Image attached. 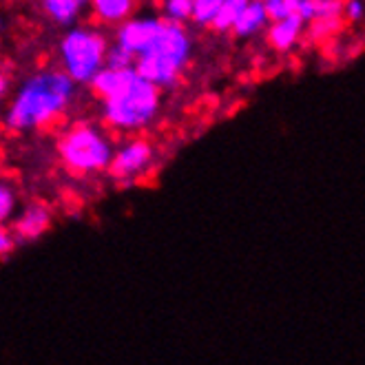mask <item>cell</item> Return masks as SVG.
<instances>
[{
	"label": "cell",
	"mask_w": 365,
	"mask_h": 365,
	"mask_svg": "<svg viewBox=\"0 0 365 365\" xmlns=\"http://www.w3.org/2000/svg\"><path fill=\"white\" fill-rule=\"evenodd\" d=\"M109 49L106 34L91 25H73L60 38L58 56L60 71L67 73L73 84H91L104 69V58Z\"/></svg>",
	"instance_id": "obj_5"
},
{
	"label": "cell",
	"mask_w": 365,
	"mask_h": 365,
	"mask_svg": "<svg viewBox=\"0 0 365 365\" xmlns=\"http://www.w3.org/2000/svg\"><path fill=\"white\" fill-rule=\"evenodd\" d=\"M192 58V38L184 25L164 20V27L144 53L133 62V69L153 87L173 89Z\"/></svg>",
	"instance_id": "obj_3"
},
{
	"label": "cell",
	"mask_w": 365,
	"mask_h": 365,
	"mask_svg": "<svg viewBox=\"0 0 365 365\" xmlns=\"http://www.w3.org/2000/svg\"><path fill=\"white\" fill-rule=\"evenodd\" d=\"M89 87L100 100L104 126L115 133H140L160 115L162 91L135 69L113 71L104 67Z\"/></svg>",
	"instance_id": "obj_1"
},
{
	"label": "cell",
	"mask_w": 365,
	"mask_h": 365,
	"mask_svg": "<svg viewBox=\"0 0 365 365\" xmlns=\"http://www.w3.org/2000/svg\"><path fill=\"white\" fill-rule=\"evenodd\" d=\"M155 162V148L146 138H128L120 146H115L113 158L109 162V173L118 184H133L142 180L144 173Z\"/></svg>",
	"instance_id": "obj_6"
},
{
	"label": "cell",
	"mask_w": 365,
	"mask_h": 365,
	"mask_svg": "<svg viewBox=\"0 0 365 365\" xmlns=\"http://www.w3.org/2000/svg\"><path fill=\"white\" fill-rule=\"evenodd\" d=\"M89 9L102 25H122L138 9V0H89Z\"/></svg>",
	"instance_id": "obj_11"
},
{
	"label": "cell",
	"mask_w": 365,
	"mask_h": 365,
	"mask_svg": "<svg viewBox=\"0 0 365 365\" xmlns=\"http://www.w3.org/2000/svg\"><path fill=\"white\" fill-rule=\"evenodd\" d=\"M58 158L71 175L89 178L106 173L115 144L104 128L91 122H76L58 138Z\"/></svg>",
	"instance_id": "obj_4"
},
{
	"label": "cell",
	"mask_w": 365,
	"mask_h": 365,
	"mask_svg": "<svg viewBox=\"0 0 365 365\" xmlns=\"http://www.w3.org/2000/svg\"><path fill=\"white\" fill-rule=\"evenodd\" d=\"M133 62H135V58L128 51H124L122 47H118L115 42H113V45H109V49H106V58H104V67L106 69H113V71L133 69Z\"/></svg>",
	"instance_id": "obj_17"
},
{
	"label": "cell",
	"mask_w": 365,
	"mask_h": 365,
	"mask_svg": "<svg viewBox=\"0 0 365 365\" xmlns=\"http://www.w3.org/2000/svg\"><path fill=\"white\" fill-rule=\"evenodd\" d=\"M18 206H20V197L16 186L0 178V226L11 224V220L18 212Z\"/></svg>",
	"instance_id": "obj_14"
},
{
	"label": "cell",
	"mask_w": 365,
	"mask_h": 365,
	"mask_svg": "<svg viewBox=\"0 0 365 365\" xmlns=\"http://www.w3.org/2000/svg\"><path fill=\"white\" fill-rule=\"evenodd\" d=\"M78 84L60 69H45L20 82L5 111V128L11 133H31L58 122L76 100Z\"/></svg>",
	"instance_id": "obj_2"
},
{
	"label": "cell",
	"mask_w": 365,
	"mask_h": 365,
	"mask_svg": "<svg viewBox=\"0 0 365 365\" xmlns=\"http://www.w3.org/2000/svg\"><path fill=\"white\" fill-rule=\"evenodd\" d=\"M250 3V0H224L222 7L217 9V14H215L210 27L215 31L220 34H226V31H232V25L237 23L240 14L246 9V5Z\"/></svg>",
	"instance_id": "obj_13"
},
{
	"label": "cell",
	"mask_w": 365,
	"mask_h": 365,
	"mask_svg": "<svg viewBox=\"0 0 365 365\" xmlns=\"http://www.w3.org/2000/svg\"><path fill=\"white\" fill-rule=\"evenodd\" d=\"M224 0H192V18L190 20H195L197 25H208L212 23V18L215 14H217V9L222 7Z\"/></svg>",
	"instance_id": "obj_18"
},
{
	"label": "cell",
	"mask_w": 365,
	"mask_h": 365,
	"mask_svg": "<svg viewBox=\"0 0 365 365\" xmlns=\"http://www.w3.org/2000/svg\"><path fill=\"white\" fill-rule=\"evenodd\" d=\"M268 27V16L264 9L262 0H250L246 5V9L240 14L237 23L232 25V34L237 38H252L259 31H264Z\"/></svg>",
	"instance_id": "obj_12"
},
{
	"label": "cell",
	"mask_w": 365,
	"mask_h": 365,
	"mask_svg": "<svg viewBox=\"0 0 365 365\" xmlns=\"http://www.w3.org/2000/svg\"><path fill=\"white\" fill-rule=\"evenodd\" d=\"M341 16L346 18L348 23H361L365 16V3L363 0H343Z\"/></svg>",
	"instance_id": "obj_19"
},
{
	"label": "cell",
	"mask_w": 365,
	"mask_h": 365,
	"mask_svg": "<svg viewBox=\"0 0 365 365\" xmlns=\"http://www.w3.org/2000/svg\"><path fill=\"white\" fill-rule=\"evenodd\" d=\"M164 27L162 16H131L115 27V45L133 58L144 53Z\"/></svg>",
	"instance_id": "obj_7"
},
{
	"label": "cell",
	"mask_w": 365,
	"mask_h": 365,
	"mask_svg": "<svg viewBox=\"0 0 365 365\" xmlns=\"http://www.w3.org/2000/svg\"><path fill=\"white\" fill-rule=\"evenodd\" d=\"M38 3L42 14L60 27H73L89 9V0H38Z\"/></svg>",
	"instance_id": "obj_10"
},
{
	"label": "cell",
	"mask_w": 365,
	"mask_h": 365,
	"mask_svg": "<svg viewBox=\"0 0 365 365\" xmlns=\"http://www.w3.org/2000/svg\"><path fill=\"white\" fill-rule=\"evenodd\" d=\"M162 18L175 25L188 23L192 18V0H162Z\"/></svg>",
	"instance_id": "obj_15"
},
{
	"label": "cell",
	"mask_w": 365,
	"mask_h": 365,
	"mask_svg": "<svg viewBox=\"0 0 365 365\" xmlns=\"http://www.w3.org/2000/svg\"><path fill=\"white\" fill-rule=\"evenodd\" d=\"M268 23H274V20H282L288 16H297V7L299 0H262Z\"/></svg>",
	"instance_id": "obj_16"
},
{
	"label": "cell",
	"mask_w": 365,
	"mask_h": 365,
	"mask_svg": "<svg viewBox=\"0 0 365 365\" xmlns=\"http://www.w3.org/2000/svg\"><path fill=\"white\" fill-rule=\"evenodd\" d=\"M16 246L18 244L14 240L9 226H0V259H3V257H7V255H11Z\"/></svg>",
	"instance_id": "obj_20"
},
{
	"label": "cell",
	"mask_w": 365,
	"mask_h": 365,
	"mask_svg": "<svg viewBox=\"0 0 365 365\" xmlns=\"http://www.w3.org/2000/svg\"><path fill=\"white\" fill-rule=\"evenodd\" d=\"M9 91H11V78L5 69H0V102L7 100Z\"/></svg>",
	"instance_id": "obj_21"
},
{
	"label": "cell",
	"mask_w": 365,
	"mask_h": 365,
	"mask_svg": "<svg viewBox=\"0 0 365 365\" xmlns=\"http://www.w3.org/2000/svg\"><path fill=\"white\" fill-rule=\"evenodd\" d=\"M306 29H308V25L304 23L302 18H299V16H288V18L274 20V23L268 25L266 40H268V45L274 51L288 53V51H292L299 45V42L304 40Z\"/></svg>",
	"instance_id": "obj_9"
},
{
	"label": "cell",
	"mask_w": 365,
	"mask_h": 365,
	"mask_svg": "<svg viewBox=\"0 0 365 365\" xmlns=\"http://www.w3.org/2000/svg\"><path fill=\"white\" fill-rule=\"evenodd\" d=\"M0 29H3V16H0Z\"/></svg>",
	"instance_id": "obj_22"
},
{
	"label": "cell",
	"mask_w": 365,
	"mask_h": 365,
	"mask_svg": "<svg viewBox=\"0 0 365 365\" xmlns=\"http://www.w3.org/2000/svg\"><path fill=\"white\" fill-rule=\"evenodd\" d=\"M53 224V215L49 210V206L45 204H29L25 206L23 210H18L16 212V217L11 220V235H14V240L16 244L20 242H36L40 240L42 235H45Z\"/></svg>",
	"instance_id": "obj_8"
}]
</instances>
